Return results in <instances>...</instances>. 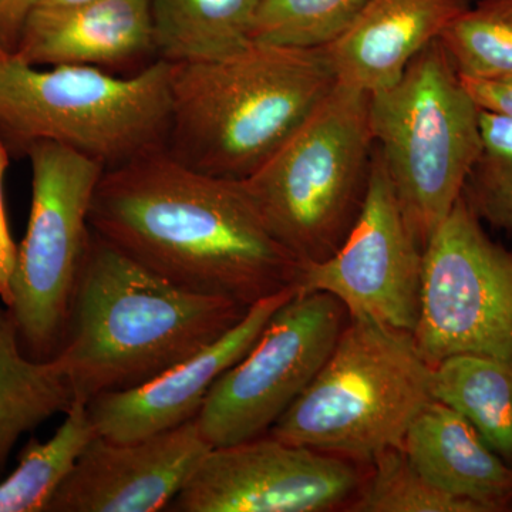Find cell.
I'll return each mask as SVG.
<instances>
[{"label": "cell", "mask_w": 512, "mask_h": 512, "mask_svg": "<svg viewBox=\"0 0 512 512\" xmlns=\"http://www.w3.org/2000/svg\"><path fill=\"white\" fill-rule=\"evenodd\" d=\"M90 227L167 281L242 305L296 288L303 266L271 234L239 181L165 150L104 171Z\"/></svg>", "instance_id": "cell-1"}, {"label": "cell", "mask_w": 512, "mask_h": 512, "mask_svg": "<svg viewBox=\"0 0 512 512\" xmlns=\"http://www.w3.org/2000/svg\"><path fill=\"white\" fill-rule=\"evenodd\" d=\"M249 308L167 281L92 229L55 357L74 400L89 403L163 375L237 325Z\"/></svg>", "instance_id": "cell-2"}, {"label": "cell", "mask_w": 512, "mask_h": 512, "mask_svg": "<svg viewBox=\"0 0 512 512\" xmlns=\"http://www.w3.org/2000/svg\"><path fill=\"white\" fill-rule=\"evenodd\" d=\"M336 83L323 47L252 42L221 59L173 64L165 151L202 174L247 180Z\"/></svg>", "instance_id": "cell-3"}, {"label": "cell", "mask_w": 512, "mask_h": 512, "mask_svg": "<svg viewBox=\"0 0 512 512\" xmlns=\"http://www.w3.org/2000/svg\"><path fill=\"white\" fill-rule=\"evenodd\" d=\"M173 64L157 60L133 74L89 66L40 69L0 55V138L26 153L53 141L104 170L165 150Z\"/></svg>", "instance_id": "cell-4"}, {"label": "cell", "mask_w": 512, "mask_h": 512, "mask_svg": "<svg viewBox=\"0 0 512 512\" xmlns=\"http://www.w3.org/2000/svg\"><path fill=\"white\" fill-rule=\"evenodd\" d=\"M370 94L336 83L301 126L239 181L266 228L302 265L338 251L359 217L376 144Z\"/></svg>", "instance_id": "cell-5"}, {"label": "cell", "mask_w": 512, "mask_h": 512, "mask_svg": "<svg viewBox=\"0 0 512 512\" xmlns=\"http://www.w3.org/2000/svg\"><path fill=\"white\" fill-rule=\"evenodd\" d=\"M431 370L413 333L349 319L318 375L268 434L372 461L402 447L417 414L433 400Z\"/></svg>", "instance_id": "cell-6"}, {"label": "cell", "mask_w": 512, "mask_h": 512, "mask_svg": "<svg viewBox=\"0 0 512 512\" xmlns=\"http://www.w3.org/2000/svg\"><path fill=\"white\" fill-rule=\"evenodd\" d=\"M369 116L394 194L424 249L463 197L483 143L481 109L437 39L399 82L370 94Z\"/></svg>", "instance_id": "cell-7"}, {"label": "cell", "mask_w": 512, "mask_h": 512, "mask_svg": "<svg viewBox=\"0 0 512 512\" xmlns=\"http://www.w3.org/2000/svg\"><path fill=\"white\" fill-rule=\"evenodd\" d=\"M25 154L32 165V205L6 308L23 352L32 359L50 360L66 339L92 234L90 208L106 170L53 141H37Z\"/></svg>", "instance_id": "cell-8"}, {"label": "cell", "mask_w": 512, "mask_h": 512, "mask_svg": "<svg viewBox=\"0 0 512 512\" xmlns=\"http://www.w3.org/2000/svg\"><path fill=\"white\" fill-rule=\"evenodd\" d=\"M413 335L431 366L456 355L512 362V249L488 237L463 197L423 249Z\"/></svg>", "instance_id": "cell-9"}, {"label": "cell", "mask_w": 512, "mask_h": 512, "mask_svg": "<svg viewBox=\"0 0 512 512\" xmlns=\"http://www.w3.org/2000/svg\"><path fill=\"white\" fill-rule=\"evenodd\" d=\"M349 322L325 292H298L269 319L247 355L215 383L195 417L211 447L265 436L305 392Z\"/></svg>", "instance_id": "cell-10"}, {"label": "cell", "mask_w": 512, "mask_h": 512, "mask_svg": "<svg viewBox=\"0 0 512 512\" xmlns=\"http://www.w3.org/2000/svg\"><path fill=\"white\" fill-rule=\"evenodd\" d=\"M423 247L407 224L377 148L359 217L338 251L303 266L299 292H325L349 319L414 333L419 323Z\"/></svg>", "instance_id": "cell-11"}, {"label": "cell", "mask_w": 512, "mask_h": 512, "mask_svg": "<svg viewBox=\"0 0 512 512\" xmlns=\"http://www.w3.org/2000/svg\"><path fill=\"white\" fill-rule=\"evenodd\" d=\"M359 488V471L345 457L265 434L212 447L167 511L322 512Z\"/></svg>", "instance_id": "cell-12"}, {"label": "cell", "mask_w": 512, "mask_h": 512, "mask_svg": "<svg viewBox=\"0 0 512 512\" xmlns=\"http://www.w3.org/2000/svg\"><path fill=\"white\" fill-rule=\"evenodd\" d=\"M197 421L143 439L94 437L47 512H160L211 450Z\"/></svg>", "instance_id": "cell-13"}, {"label": "cell", "mask_w": 512, "mask_h": 512, "mask_svg": "<svg viewBox=\"0 0 512 512\" xmlns=\"http://www.w3.org/2000/svg\"><path fill=\"white\" fill-rule=\"evenodd\" d=\"M298 292L286 289L254 303L228 332L156 379L94 397L87 407L97 436L131 441L194 420L215 383L247 355L269 319Z\"/></svg>", "instance_id": "cell-14"}, {"label": "cell", "mask_w": 512, "mask_h": 512, "mask_svg": "<svg viewBox=\"0 0 512 512\" xmlns=\"http://www.w3.org/2000/svg\"><path fill=\"white\" fill-rule=\"evenodd\" d=\"M13 59L32 67L137 73L157 62L148 0H86L33 10Z\"/></svg>", "instance_id": "cell-15"}, {"label": "cell", "mask_w": 512, "mask_h": 512, "mask_svg": "<svg viewBox=\"0 0 512 512\" xmlns=\"http://www.w3.org/2000/svg\"><path fill=\"white\" fill-rule=\"evenodd\" d=\"M467 6V0H370L350 28L323 47L336 82L369 94L389 89Z\"/></svg>", "instance_id": "cell-16"}, {"label": "cell", "mask_w": 512, "mask_h": 512, "mask_svg": "<svg viewBox=\"0 0 512 512\" xmlns=\"http://www.w3.org/2000/svg\"><path fill=\"white\" fill-rule=\"evenodd\" d=\"M402 448L441 490L473 501L485 512L512 507V467L447 404L430 400L407 430Z\"/></svg>", "instance_id": "cell-17"}, {"label": "cell", "mask_w": 512, "mask_h": 512, "mask_svg": "<svg viewBox=\"0 0 512 512\" xmlns=\"http://www.w3.org/2000/svg\"><path fill=\"white\" fill-rule=\"evenodd\" d=\"M74 402L56 357L32 359L23 352L18 328L0 302V476L20 437Z\"/></svg>", "instance_id": "cell-18"}, {"label": "cell", "mask_w": 512, "mask_h": 512, "mask_svg": "<svg viewBox=\"0 0 512 512\" xmlns=\"http://www.w3.org/2000/svg\"><path fill=\"white\" fill-rule=\"evenodd\" d=\"M158 60L208 62L252 40L261 0H148Z\"/></svg>", "instance_id": "cell-19"}, {"label": "cell", "mask_w": 512, "mask_h": 512, "mask_svg": "<svg viewBox=\"0 0 512 512\" xmlns=\"http://www.w3.org/2000/svg\"><path fill=\"white\" fill-rule=\"evenodd\" d=\"M431 396L466 417L512 467V362L456 355L431 370Z\"/></svg>", "instance_id": "cell-20"}, {"label": "cell", "mask_w": 512, "mask_h": 512, "mask_svg": "<svg viewBox=\"0 0 512 512\" xmlns=\"http://www.w3.org/2000/svg\"><path fill=\"white\" fill-rule=\"evenodd\" d=\"M49 440L30 439L18 466L0 480V512H47L77 460L97 436L87 403L74 400Z\"/></svg>", "instance_id": "cell-21"}, {"label": "cell", "mask_w": 512, "mask_h": 512, "mask_svg": "<svg viewBox=\"0 0 512 512\" xmlns=\"http://www.w3.org/2000/svg\"><path fill=\"white\" fill-rule=\"evenodd\" d=\"M439 42L463 79H512V0L468 5Z\"/></svg>", "instance_id": "cell-22"}, {"label": "cell", "mask_w": 512, "mask_h": 512, "mask_svg": "<svg viewBox=\"0 0 512 512\" xmlns=\"http://www.w3.org/2000/svg\"><path fill=\"white\" fill-rule=\"evenodd\" d=\"M373 471L352 503L355 512H485L481 505L437 487L402 447L373 458Z\"/></svg>", "instance_id": "cell-23"}, {"label": "cell", "mask_w": 512, "mask_h": 512, "mask_svg": "<svg viewBox=\"0 0 512 512\" xmlns=\"http://www.w3.org/2000/svg\"><path fill=\"white\" fill-rule=\"evenodd\" d=\"M370 0H261L254 42L322 49L356 22Z\"/></svg>", "instance_id": "cell-24"}, {"label": "cell", "mask_w": 512, "mask_h": 512, "mask_svg": "<svg viewBox=\"0 0 512 512\" xmlns=\"http://www.w3.org/2000/svg\"><path fill=\"white\" fill-rule=\"evenodd\" d=\"M480 154L463 198L481 221L512 232V119L481 110Z\"/></svg>", "instance_id": "cell-25"}, {"label": "cell", "mask_w": 512, "mask_h": 512, "mask_svg": "<svg viewBox=\"0 0 512 512\" xmlns=\"http://www.w3.org/2000/svg\"><path fill=\"white\" fill-rule=\"evenodd\" d=\"M9 167V148L0 138V302L9 305L12 298L13 272H15L18 245L10 234L8 217H6L5 201H3V178Z\"/></svg>", "instance_id": "cell-26"}, {"label": "cell", "mask_w": 512, "mask_h": 512, "mask_svg": "<svg viewBox=\"0 0 512 512\" xmlns=\"http://www.w3.org/2000/svg\"><path fill=\"white\" fill-rule=\"evenodd\" d=\"M39 3L40 0H0V55H15L26 23Z\"/></svg>", "instance_id": "cell-27"}, {"label": "cell", "mask_w": 512, "mask_h": 512, "mask_svg": "<svg viewBox=\"0 0 512 512\" xmlns=\"http://www.w3.org/2000/svg\"><path fill=\"white\" fill-rule=\"evenodd\" d=\"M463 82L481 110L503 114L512 119V79H463Z\"/></svg>", "instance_id": "cell-28"}, {"label": "cell", "mask_w": 512, "mask_h": 512, "mask_svg": "<svg viewBox=\"0 0 512 512\" xmlns=\"http://www.w3.org/2000/svg\"><path fill=\"white\" fill-rule=\"evenodd\" d=\"M86 2V0H40L42 5L64 6L74 5V3Z\"/></svg>", "instance_id": "cell-29"}, {"label": "cell", "mask_w": 512, "mask_h": 512, "mask_svg": "<svg viewBox=\"0 0 512 512\" xmlns=\"http://www.w3.org/2000/svg\"><path fill=\"white\" fill-rule=\"evenodd\" d=\"M467 2H468V0H467Z\"/></svg>", "instance_id": "cell-30"}]
</instances>
